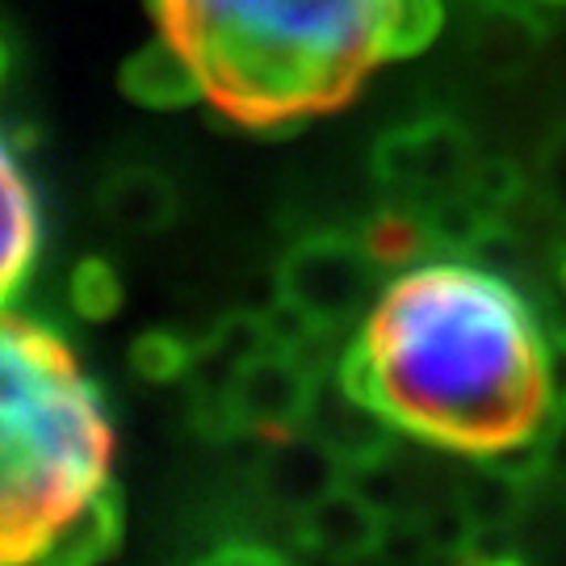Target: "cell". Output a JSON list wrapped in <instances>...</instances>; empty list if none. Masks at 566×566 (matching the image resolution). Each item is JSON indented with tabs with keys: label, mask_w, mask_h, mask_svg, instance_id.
I'll return each mask as SVG.
<instances>
[{
	"label": "cell",
	"mask_w": 566,
	"mask_h": 566,
	"mask_svg": "<svg viewBox=\"0 0 566 566\" xmlns=\"http://www.w3.org/2000/svg\"><path fill=\"white\" fill-rule=\"evenodd\" d=\"M386 416L428 446L474 453L549 420L546 336L521 290L470 261L416 264L361 327Z\"/></svg>",
	"instance_id": "6da1fadb"
},
{
	"label": "cell",
	"mask_w": 566,
	"mask_h": 566,
	"mask_svg": "<svg viewBox=\"0 0 566 566\" xmlns=\"http://www.w3.org/2000/svg\"><path fill=\"white\" fill-rule=\"evenodd\" d=\"M227 122L290 135L357 97L378 60L382 0H151Z\"/></svg>",
	"instance_id": "7a4b0ae2"
},
{
	"label": "cell",
	"mask_w": 566,
	"mask_h": 566,
	"mask_svg": "<svg viewBox=\"0 0 566 566\" xmlns=\"http://www.w3.org/2000/svg\"><path fill=\"white\" fill-rule=\"evenodd\" d=\"M4 491L0 558H42L55 528L105 486L114 432L97 382L81 378L60 332L4 315Z\"/></svg>",
	"instance_id": "3957f363"
},
{
	"label": "cell",
	"mask_w": 566,
	"mask_h": 566,
	"mask_svg": "<svg viewBox=\"0 0 566 566\" xmlns=\"http://www.w3.org/2000/svg\"><path fill=\"white\" fill-rule=\"evenodd\" d=\"M378 273L386 269L365 252L361 235L327 227L306 231L285 248L277 264V294L303 306L315 324L340 327L365 311Z\"/></svg>",
	"instance_id": "277c9868"
},
{
	"label": "cell",
	"mask_w": 566,
	"mask_h": 566,
	"mask_svg": "<svg viewBox=\"0 0 566 566\" xmlns=\"http://www.w3.org/2000/svg\"><path fill=\"white\" fill-rule=\"evenodd\" d=\"M474 168V143L458 118L424 114L378 135L369 151V172L386 193H403L411 206L462 189Z\"/></svg>",
	"instance_id": "5b68a950"
},
{
	"label": "cell",
	"mask_w": 566,
	"mask_h": 566,
	"mask_svg": "<svg viewBox=\"0 0 566 566\" xmlns=\"http://www.w3.org/2000/svg\"><path fill=\"white\" fill-rule=\"evenodd\" d=\"M324 374L290 344H264L231 386V420L240 437H290L306 424Z\"/></svg>",
	"instance_id": "8992f818"
},
{
	"label": "cell",
	"mask_w": 566,
	"mask_h": 566,
	"mask_svg": "<svg viewBox=\"0 0 566 566\" xmlns=\"http://www.w3.org/2000/svg\"><path fill=\"white\" fill-rule=\"evenodd\" d=\"M344 474H348V465L306 428L290 432V437H273V441L264 437L261 458L252 462L256 495L273 512H290V516L324 500L332 486L344 483Z\"/></svg>",
	"instance_id": "52a82bcc"
},
{
	"label": "cell",
	"mask_w": 566,
	"mask_h": 566,
	"mask_svg": "<svg viewBox=\"0 0 566 566\" xmlns=\"http://www.w3.org/2000/svg\"><path fill=\"white\" fill-rule=\"evenodd\" d=\"M294 542L303 554L336 558V563H357V558H378V546L386 537V516L365 500L357 486L344 479L332 486L324 500L290 516Z\"/></svg>",
	"instance_id": "ba28073f"
},
{
	"label": "cell",
	"mask_w": 566,
	"mask_h": 566,
	"mask_svg": "<svg viewBox=\"0 0 566 566\" xmlns=\"http://www.w3.org/2000/svg\"><path fill=\"white\" fill-rule=\"evenodd\" d=\"M303 428L311 437H319L348 470L395 453V449H399V432H403L395 420H386L382 411L348 399V390H344L336 378H332V382H327V378L319 382L315 403H311V416H306Z\"/></svg>",
	"instance_id": "9c48e42d"
},
{
	"label": "cell",
	"mask_w": 566,
	"mask_h": 566,
	"mask_svg": "<svg viewBox=\"0 0 566 566\" xmlns=\"http://www.w3.org/2000/svg\"><path fill=\"white\" fill-rule=\"evenodd\" d=\"M97 210L109 227L130 231V235H156L168 231L181 214V193L168 172L151 164H122L105 172L97 185Z\"/></svg>",
	"instance_id": "30bf717a"
},
{
	"label": "cell",
	"mask_w": 566,
	"mask_h": 566,
	"mask_svg": "<svg viewBox=\"0 0 566 566\" xmlns=\"http://www.w3.org/2000/svg\"><path fill=\"white\" fill-rule=\"evenodd\" d=\"M118 81L122 93L130 102L147 105V109H185L198 97H206V81L193 55L185 46H177L168 34L139 46L130 60L122 63Z\"/></svg>",
	"instance_id": "8fae6325"
},
{
	"label": "cell",
	"mask_w": 566,
	"mask_h": 566,
	"mask_svg": "<svg viewBox=\"0 0 566 566\" xmlns=\"http://www.w3.org/2000/svg\"><path fill=\"white\" fill-rule=\"evenodd\" d=\"M546 42V25L537 18V4H495L479 9V25L470 30V63L486 76H521L537 60Z\"/></svg>",
	"instance_id": "7c38bea8"
},
{
	"label": "cell",
	"mask_w": 566,
	"mask_h": 566,
	"mask_svg": "<svg viewBox=\"0 0 566 566\" xmlns=\"http://www.w3.org/2000/svg\"><path fill=\"white\" fill-rule=\"evenodd\" d=\"M122 546V491L114 483L97 486L42 549V563L88 566L109 558Z\"/></svg>",
	"instance_id": "4fadbf2b"
},
{
	"label": "cell",
	"mask_w": 566,
	"mask_h": 566,
	"mask_svg": "<svg viewBox=\"0 0 566 566\" xmlns=\"http://www.w3.org/2000/svg\"><path fill=\"white\" fill-rule=\"evenodd\" d=\"M4 264H0V294L18 298V285L25 282L30 264L39 256V198L21 172V160L13 147H4Z\"/></svg>",
	"instance_id": "5bb4252c"
},
{
	"label": "cell",
	"mask_w": 566,
	"mask_h": 566,
	"mask_svg": "<svg viewBox=\"0 0 566 566\" xmlns=\"http://www.w3.org/2000/svg\"><path fill=\"white\" fill-rule=\"evenodd\" d=\"M453 500L462 504L474 528H516L533 507L528 483L507 479L491 465H465L453 474Z\"/></svg>",
	"instance_id": "9a60e30c"
},
{
	"label": "cell",
	"mask_w": 566,
	"mask_h": 566,
	"mask_svg": "<svg viewBox=\"0 0 566 566\" xmlns=\"http://www.w3.org/2000/svg\"><path fill=\"white\" fill-rule=\"evenodd\" d=\"M357 235H361L365 252L382 269H403V264L428 261L437 252L432 231H428L424 214L416 206H386Z\"/></svg>",
	"instance_id": "2e32d148"
},
{
	"label": "cell",
	"mask_w": 566,
	"mask_h": 566,
	"mask_svg": "<svg viewBox=\"0 0 566 566\" xmlns=\"http://www.w3.org/2000/svg\"><path fill=\"white\" fill-rule=\"evenodd\" d=\"M441 0H382L378 13V60H411L441 34Z\"/></svg>",
	"instance_id": "e0dca14e"
},
{
	"label": "cell",
	"mask_w": 566,
	"mask_h": 566,
	"mask_svg": "<svg viewBox=\"0 0 566 566\" xmlns=\"http://www.w3.org/2000/svg\"><path fill=\"white\" fill-rule=\"evenodd\" d=\"M193 357H198V340H185L172 327H151L130 344V369L151 386L185 382Z\"/></svg>",
	"instance_id": "ac0fdd59"
},
{
	"label": "cell",
	"mask_w": 566,
	"mask_h": 566,
	"mask_svg": "<svg viewBox=\"0 0 566 566\" xmlns=\"http://www.w3.org/2000/svg\"><path fill=\"white\" fill-rule=\"evenodd\" d=\"M67 303L81 315L84 324H105L114 319L122 306V277L114 261L105 256H84L72 269V282H67Z\"/></svg>",
	"instance_id": "d6986e66"
},
{
	"label": "cell",
	"mask_w": 566,
	"mask_h": 566,
	"mask_svg": "<svg viewBox=\"0 0 566 566\" xmlns=\"http://www.w3.org/2000/svg\"><path fill=\"white\" fill-rule=\"evenodd\" d=\"M470 198H479L486 210H495V214H504V206H516L525 198V168L516 160H507V156H491V160H474L470 168V177L462 185Z\"/></svg>",
	"instance_id": "ffe728a7"
},
{
	"label": "cell",
	"mask_w": 566,
	"mask_h": 566,
	"mask_svg": "<svg viewBox=\"0 0 566 566\" xmlns=\"http://www.w3.org/2000/svg\"><path fill=\"white\" fill-rule=\"evenodd\" d=\"M462 261L479 264V269H491V273H500V277H512V273L525 264V243H521V235L495 214V219L483 227V235L470 243V252H465Z\"/></svg>",
	"instance_id": "44dd1931"
},
{
	"label": "cell",
	"mask_w": 566,
	"mask_h": 566,
	"mask_svg": "<svg viewBox=\"0 0 566 566\" xmlns=\"http://www.w3.org/2000/svg\"><path fill=\"white\" fill-rule=\"evenodd\" d=\"M537 185H542L546 206L566 223V122L549 135L546 147H542V160H537Z\"/></svg>",
	"instance_id": "7402d4cb"
},
{
	"label": "cell",
	"mask_w": 566,
	"mask_h": 566,
	"mask_svg": "<svg viewBox=\"0 0 566 566\" xmlns=\"http://www.w3.org/2000/svg\"><path fill=\"white\" fill-rule=\"evenodd\" d=\"M512 537V528H470L458 563H525V549Z\"/></svg>",
	"instance_id": "603a6c76"
},
{
	"label": "cell",
	"mask_w": 566,
	"mask_h": 566,
	"mask_svg": "<svg viewBox=\"0 0 566 566\" xmlns=\"http://www.w3.org/2000/svg\"><path fill=\"white\" fill-rule=\"evenodd\" d=\"M546 395L554 411H566V327H549L546 336Z\"/></svg>",
	"instance_id": "cb8c5ba5"
},
{
	"label": "cell",
	"mask_w": 566,
	"mask_h": 566,
	"mask_svg": "<svg viewBox=\"0 0 566 566\" xmlns=\"http://www.w3.org/2000/svg\"><path fill=\"white\" fill-rule=\"evenodd\" d=\"M546 479L566 486V411H549V462Z\"/></svg>",
	"instance_id": "d4e9b609"
},
{
	"label": "cell",
	"mask_w": 566,
	"mask_h": 566,
	"mask_svg": "<svg viewBox=\"0 0 566 566\" xmlns=\"http://www.w3.org/2000/svg\"><path fill=\"white\" fill-rule=\"evenodd\" d=\"M549 327H566V240L554 252V298L546 306Z\"/></svg>",
	"instance_id": "484cf974"
},
{
	"label": "cell",
	"mask_w": 566,
	"mask_h": 566,
	"mask_svg": "<svg viewBox=\"0 0 566 566\" xmlns=\"http://www.w3.org/2000/svg\"><path fill=\"white\" fill-rule=\"evenodd\" d=\"M474 9H495V4H525V0H470ZM533 4V0H528Z\"/></svg>",
	"instance_id": "4316f807"
},
{
	"label": "cell",
	"mask_w": 566,
	"mask_h": 566,
	"mask_svg": "<svg viewBox=\"0 0 566 566\" xmlns=\"http://www.w3.org/2000/svg\"><path fill=\"white\" fill-rule=\"evenodd\" d=\"M533 4H566V0H533Z\"/></svg>",
	"instance_id": "83f0119b"
}]
</instances>
